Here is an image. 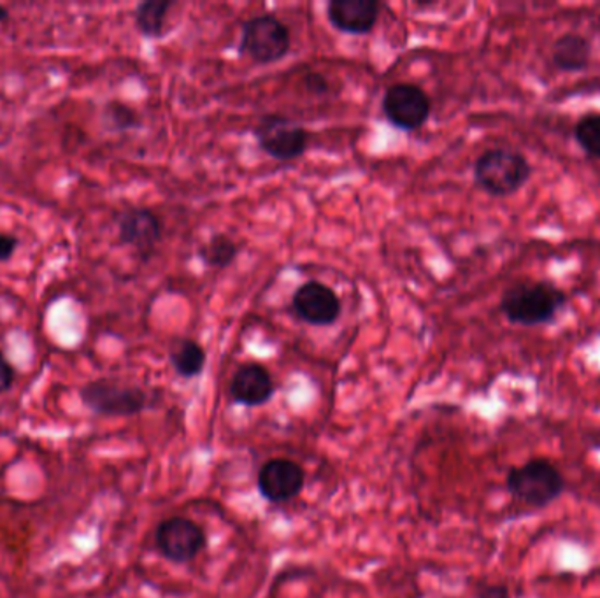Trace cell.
<instances>
[{
    "mask_svg": "<svg viewBox=\"0 0 600 598\" xmlns=\"http://www.w3.org/2000/svg\"><path fill=\"white\" fill-rule=\"evenodd\" d=\"M158 553L176 565L194 562L208 548V536L199 523L185 516H171L155 530Z\"/></svg>",
    "mask_w": 600,
    "mask_h": 598,
    "instance_id": "8992f818",
    "label": "cell"
},
{
    "mask_svg": "<svg viewBox=\"0 0 600 598\" xmlns=\"http://www.w3.org/2000/svg\"><path fill=\"white\" fill-rule=\"evenodd\" d=\"M590 60L591 42L576 32L562 34L551 48V63L562 73H581Z\"/></svg>",
    "mask_w": 600,
    "mask_h": 598,
    "instance_id": "5bb4252c",
    "label": "cell"
},
{
    "mask_svg": "<svg viewBox=\"0 0 600 598\" xmlns=\"http://www.w3.org/2000/svg\"><path fill=\"white\" fill-rule=\"evenodd\" d=\"M306 85L309 86L311 90H315V94H323V91L329 90V85H327L326 80H323L320 74L307 76Z\"/></svg>",
    "mask_w": 600,
    "mask_h": 598,
    "instance_id": "603a6c76",
    "label": "cell"
},
{
    "mask_svg": "<svg viewBox=\"0 0 600 598\" xmlns=\"http://www.w3.org/2000/svg\"><path fill=\"white\" fill-rule=\"evenodd\" d=\"M292 48L290 28L274 14H262L243 23L240 53L260 65L280 62Z\"/></svg>",
    "mask_w": 600,
    "mask_h": 598,
    "instance_id": "5b68a950",
    "label": "cell"
},
{
    "mask_svg": "<svg viewBox=\"0 0 600 598\" xmlns=\"http://www.w3.org/2000/svg\"><path fill=\"white\" fill-rule=\"evenodd\" d=\"M306 485L304 468L289 459H272L260 467L258 493L271 504H286L301 496Z\"/></svg>",
    "mask_w": 600,
    "mask_h": 598,
    "instance_id": "9c48e42d",
    "label": "cell"
},
{
    "mask_svg": "<svg viewBox=\"0 0 600 598\" xmlns=\"http://www.w3.org/2000/svg\"><path fill=\"white\" fill-rule=\"evenodd\" d=\"M292 306L301 320L315 327H329L341 316V301L334 290L318 281H307L298 286Z\"/></svg>",
    "mask_w": 600,
    "mask_h": 598,
    "instance_id": "8fae6325",
    "label": "cell"
},
{
    "mask_svg": "<svg viewBox=\"0 0 600 598\" xmlns=\"http://www.w3.org/2000/svg\"><path fill=\"white\" fill-rule=\"evenodd\" d=\"M162 221L145 207H132L118 217L120 243L131 246L143 260H148L162 239Z\"/></svg>",
    "mask_w": 600,
    "mask_h": 598,
    "instance_id": "30bf717a",
    "label": "cell"
},
{
    "mask_svg": "<svg viewBox=\"0 0 600 598\" xmlns=\"http://www.w3.org/2000/svg\"><path fill=\"white\" fill-rule=\"evenodd\" d=\"M237 253H240L237 244L225 234L212 235L208 243L203 244L199 248V257L204 261V266L218 270L231 267L237 258Z\"/></svg>",
    "mask_w": 600,
    "mask_h": 598,
    "instance_id": "e0dca14e",
    "label": "cell"
},
{
    "mask_svg": "<svg viewBox=\"0 0 600 598\" xmlns=\"http://www.w3.org/2000/svg\"><path fill=\"white\" fill-rule=\"evenodd\" d=\"M476 598H513L510 588L497 583H483L476 589Z\"/></svg>",
    "mask_w": 600,
    "mask_h": 598,
    "instance_id": "ffe728a7",
    "label": "cell"
},
{
    "mask_svg": "<svg viewBox=\"0 0 600 598\" xmlns=\"http://www.w3.org/2000/svg\"><path fill=\"white\" fill-rule=\"evenodd\" d=\"M573 135L583 154L591 160H600V113L583 114L574 123Z\"/></svg>",
    "mask_w": 600,
    "mask_h": 598,
    "instance_id": "ac0fdd59",
    "label": "cell"
},
{
    "mask_svg": "<svg viewBox=\"0 0 600 598\" xmlns=\"http://www.w3.org/2000/svg\"><path fill=\"white\" fill-rule=\"evenodd\" d=\"M381 4L376 0H330L327 19L338 32L350 36L370 34L379 20Z\"/></svg>",
    "mask_w": 600,
    "mask_h": 598,
    "instance_id": "7c38bea8",
    "label": "cell"
},
{
    "mask_svg": "<svg viewBox=\"0 0 600 598\" xmlns=\"http://www.w3.org/2000/svg\"><path fill=\"white\" fill-rule=\"evenodd\" d=\"M229 393L235 404L244 407H260L274 396V379L264 365L255 362L244 364L232 376Z\"/></svg>",
    "mask_w": 600,
    "mask_h": 598,
    "instance_id": "4fadbf2b",
    "label": "cell"
},
{
    "mask_svg": "<svg viewBox=\"0 0 600 598\" xmlns=\"http://www.w3.org/2000/svg\"><path fill=\"white\" fill-rule=\"evenodd\" d=\"M568 295L550 279H519L502 293L499 309L511 325L544 327L567 307Z\"/></svg>",
    "mask_w": 600,
    "mask_h": 598,
    "instance_id": "6da1fadb",
    "label": "cell"
},
{
    "mask_svg": "<svg viewBox=\"0 0 600 598\" xmlns=\"http://www.w3.org/2000/svg\"><path fill=\"white\" fill-rule=\"evenodd\" d=\"M5 20H8V11H5L4 8H2V5H0V25H2V23L5 22Z\"/></svg>",
    "mask_w": 600,
    "mask_h": 598,
    "instance_id": "cb8c5ba5",
    "label": "cell"
},
{
    "mask_svg": "<svg viewBox=\"0 0 600 598\" xmlns=\"http://www.w3.org/2000/svg\"><path fill=\"white\" fill-rule=\"evenodd\" d=\"M106 117L109 118V123L114 126V129H120V131H125V129H134V126L139 125V118H137L136 111L131 108H126L123 103H111L108 106V111H106Z\"/></svg>",
    "mask_w": 600,
    "mask_h": 598,
    "instance_id": "d6986e66",
    "label": "cell"
},
{
    "mask_svg": "<svg viewBox=\"0 0 600 598\" xmlns=\"http://www.w3.org/2000/svg\"><path fill=\"white\" fill-rule=\"evenodd\" d=\"M474 181L490 197L505 198L518 194L532 178V166L522 151L490 148L474 162Z\"/></svg>",
    "mask_w": 600,
    "mask_h": 598,
    "instance_id": "7a4b0ae2",
    "label": "cell"
},
{
    "mask_svg": "<svg viewBox=\"0 0 600 598\" xmlns=\"http://www.w3.org/2000/svg\"><path fill=\"white\" fill-rule=\"evenodd\" d=\"M208 362L206 350L199 342L183 339L171 350V365L180 378L194 379L204 373Z\"/></svg>",
    "mask_w": 600,
    "mask_h": 598,
    "instance_id": "9a60e30c",
    "label": "cell"
},
{
    "mask_svg": "<svg viewBox=\"0 0 600 598\" xmlns=\"http://www.w3.org/2000/svg\"><path fill=\"white\" fill-rule=\"evenodd\" d=\"M86 410L109 418L137 416L149 407V395L143 388L117 379H95L79 390Z\"/></svg>",
    "mask_w": 600,
    "mask_h": 598,
    "instance_id": "277c9868",
    "label": "cell"
},
{
    "mask_svg": "<svg viewBox=\"0 0 600 598\" xmlns=\"http://www.w3.org/2000/svg\"><path fill=\"white\" fill-rule=\"evenodd\" d=\"M383 114L395 129L418 131L429 120L432 102L420 86L413 83H395L383 95Z\"/></svg>",
    "mask_w": 600,
    "mask_h": 598,
    "instance_id": "ba28073f",
    "label": "cell"
},
{
    "mask_svg": "<svg viewBox=\"0 0 600 598\" xmlns=\"http://www.w3.org/2000/svg\"><path fill=\"white\" fill-rule=\"evenodd\" d=\"M505 490L528 508L544 509L564 493L565 477L550 460L530 459L524 465L510 468Z\"/></svg>",
    "mask_w": 600,
    "mask_h": 598,
    "instance_id": "3957f363",
    "label": "cell"
},
{
    "mask_svg": "<svg viewBox=\"0 0 600 598\" xmlns=\"http://www.w3.org/2000/svg\"><path fill=\"white\" fill-rule=\"evenodd\" d=\"M14 382V369L10 362L5 361V356L0 351V395L10 392Z\"/></svg>",
    "mask_w": 600,
    "mask_h": 598,
    "instance_id": "44dd1931",
    "label": "cell"
},
{
    "mask_svg": "<svg viewBox=\"0 0 600 598\" xmlns=\"http://www.w3.org/2000/svg\"><path fill=\"white\" fill-rule=\"evenodd\" d=\"M171 8V0H148V2L137 5L136 14H134L137 30L148 39L162 37Z\"/></svg>",
    "mask_w": 600,
    "mask_h": 598,
    "instance_id": "2e32d148",
    "label": "cell"
},
{
    "mask_svg": "<svg viewBox=\"0 0 600 598\" xmlns=\"http://www.w3.org/2000/svg\"><path fill=\"white\" fill-rule=\"evenodd\" d=\"M19 246V239L14 235L0 234V261L10 260Z\"/></svg>",
    "mask_w": 600,
    "mask_h": 598,
    "instance_id": "7402d4cb",
    "label": "cell"
},
{
    "mask_svg": "<svg viewBox=\"0 0 600 598\" xmlns=\"http://www.w3.org/2000/svg\"><path fill=\"white\" fill-rule=\"evenodd\" d=\"M253 134L264 154L281 162H292L303 157L309 143L306 129L281 114L260 118Z\"/></svg>",
    "mask_w": 600,
    "mask_h": 598,
    "instance_id": "52a82bcc",
    "label": "cell"
}]
</instances>
